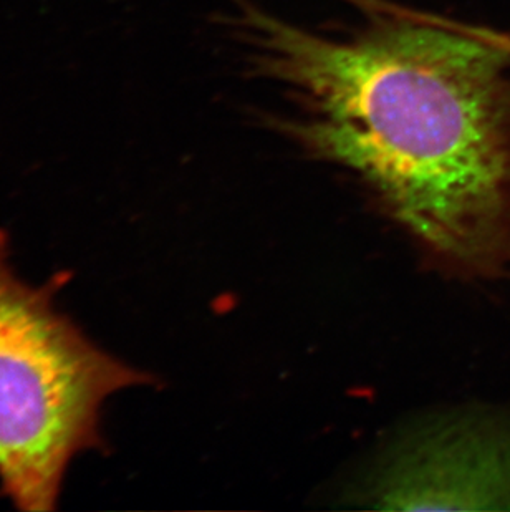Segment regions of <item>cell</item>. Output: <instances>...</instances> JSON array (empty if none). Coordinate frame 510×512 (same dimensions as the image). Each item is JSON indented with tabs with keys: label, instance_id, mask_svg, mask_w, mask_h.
Here are the masks:
<instances>
[{
	"label": "cell",
	"instance_id": "cell-3",
	"mask_svg": "<svg viewBox=\"0 0 510 512\" xmlns=\"http://www.w3.org/2000/svg\"><path fill=\"white\" fill-rule=\"evenodd\" d=\"M365 506L510 511V420L459 416L426 426L381 464Z\"/></svg>",
	"mask_w": 510,
	"mask_h": 512
},
{
	"label": "cell",
	"instance_id": "cell-4",
	"mask_svg": "<svg viewBox=\"0 0 510 512\" xmlns=\"http://www.w3.org/2000/svg\"><path fill=\"white\" fill-rule=\"evenodd\" d=\"M504 44H506L507 50L510 52V40L504 39Z\"/></svg>",
	"mask_w": 510,
	"mask_h": 512
},
{
	"label": "cell",
	"instance_id": "cell-1",
	"mask_svg": "<svg viewBox=\"0 0 510 512\" xmlns=\"http://www.w3.org/2000/svg\"><path fill=\"white\" fill-rule=\"evenodd\" d=\"M251 29L310 153L365 181L439 269L510 276L509 52L496 35L390 20L330 39L259 14Z\"/></svg>",
	"mask_w": 510,
	"mask_h": 512
},
{
	"label": "cell",
	"instance_id": "cell-2",
	"mask_svg": "<svg viewBox=\"0 0 510 512\" xmlns=\"http://www.w3.org/2000/svg\"><path fill=\"white\" fill-rule=\"evenodd\" d=\"M70 274L30 285L10 262L0 229V493L15 508H57L68 464L103 450L102 406L151 375L88 339L55 305Z\"/></svg>",
	"mask_w": 510,
	"mask_h": 512
}]
</instances>
